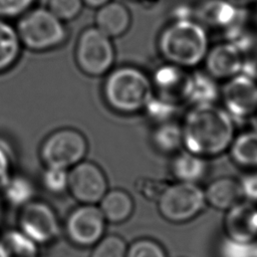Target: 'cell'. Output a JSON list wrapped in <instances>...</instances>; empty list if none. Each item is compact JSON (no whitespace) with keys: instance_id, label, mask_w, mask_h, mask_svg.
<instances>
[{"instance_id":"cell-13","label":"cell","mask_w":257,"mask_h":257,"mask_svg":"<svg viewBox=\"0 0 257 257\" xmlns=\"http://www.w3.org/2000/svg\"><path fill=\"white\" fill-rule=\"evenodd\" d=\"M223 228L225 237L234 241H257V204L243 199L228 209Z\"/></svg>"},{"instance_id":"cell-26","label":"cell","mask_w":257,"mask_h":257,"mask_svg":"<svg viewBox=\"0 0 257 257\" xmlns=\"http://www.w3.org/2000/svg\"><path fill=\"white\" fill-rule=\"evenodd\" d=\"M127 245L117 235L103 236L92 248L90 257H126Z\"/></svg>"},{"instance_id":"cell-31","label":"cell","mask_w":257,"mask_h":257,"mask_svg":"<svg viewBox=\"0 0 257 257\" xmlns=\"http://www.w3.org/2000/svg\"><path fill=\"white\" fill-rule=\"evenodd\" d=\"M83 6L82 0H47L46 4V7L65 23L78 17Z\"/></svg>"},{"instance_id":"cell-37","label":"cell","mask_w":257,"mask_h":257,"mask_svg":"<svg viewBox=\"0 0 257 257\" xmlns=\"http://www.w3.org/2000/svg\"><path fill=\"white\" fill-rule=\"evenodd\" d=\"M83 1V4L87 7H90V8H99L100 6L104 5L105 3L111 1V0H82Z\"/></svg>"},{"instance_id":"cell-35","label":"cell","mask_w":257,"mask_h":257,"mask_svg":"<svg viewBox=\"0 0 257 257\" xmlns=\"http://www.w3.org/2000/svg\"><path fill=\"white\" fill-rule=\"evenodd\" d=\"M12 154L7 146L0 142V190L12 176Z\"/></svg>"},{"instance_id":"cell-19","label":"cell","mask_w":257,"mask_h":257,"mask_svg":"<svg viewBox=\"0 0 257 257\" xmlns=\"http://www.w3.org/2000/svg\"><path fill=\"white\" fill-rule=\"evenodd\" d=\"M99 209L106 222L119 224L125 222L133 214L135 203L132 196L122 189L107 190L99 201Z\"/></svg>"},{"instance_id":"cell-39","label":"cell","mask_w":257,"mask_h":257,"mask_svg":"<svg viewBox=\"0 0 257 257\" xmlns=\"http://www.w3.org/2000/svg\"><path fill=\"white\" fill-rule=\"evenodd\" d=\"M254 23H255V29H257V5L255 6V13H254Z\"/></svg>"},{"instance_id":"cell-17","label":"cell","mask_w":257,"mask_h":257,"mask_svg":"<svg viewBox=\"0 0 257 257\" xmlns=\"http://www.w3.org/2000/svg\"><path fill=\"white\" fill-rule=\"evenodd\" d=\"M204 195L207 205L220 211H227L243 200L239 180L231 177H220L213 180L204 189Z\"/></svg>"},{"instance_id":"cell-8","label":"cell","mask_w":257,"mask_h":257,"mask_svg":"<svg viewBox=\"0 0 257 257\" xmlns=\"http://www.w3.org/2000/svg\"><path fill=\"white\" fill-rule=\"evenodd\" d=\"M222 107L235 119H247L257 111V81L245 73L227 80L220 88Z\"/></svg>"},{"instance_id":"cell-36","label":"cell","mask_w":257,"mask_h":257,"mask_svg":"<svg viewBox=\"0 0 257 257\" xmlns=\"http://www.w3.org/2000/svg\"><path fill=\"white\" fill-rule=\"evenodd\" d=\"M237 9L246 10L250 7H255L257 5V0H227Z\"/></svg>"},{"instance_id":"cell-27","label":"cell","mask_w":257,"mask_h":257,"mask_svg":"<svg viewBox=\"0 0 257 257\" xmlns=\"http://www.w3.org/2000/svg\"><path fill=\"white\" fill-rule=\"evenodd\" d=\"M179 107L180 105L178 104L172 103L154 95L144 111L147 113L149 118L157 124L173 120L179 110Z\"/></svg>"},{"instance_id":"cell-2","label":"cell","mask_w":257,"mask_h":257,"mask_svg":"<svg viewBox=\"0 0 257 257\" xmlns=\"http://www.w3.org/2000/svg\"><path fill=\"white\" fill-rule=\"evenodd\" d=\"M157 47L165 62L191 70L205 59L210 47L208 32L194 18L173 19L161 30Z\"/></svg>"},{"instance_id":"cell-32","label":"cell","mask_w":257,"mask_h":257,"mask_svg":"<svg viewBox=\"0 0 257 257\" xmlns=\"http://www.w3.org/2000/svg\"><path fill=\"white\" fill-rule=\"evenodd\" d=\"M36 0H0V19L19 18L33 7Z\"/></svg>"},{"instance_id":"cell-21","label":"cell","mask_w":257,"mask_h":257,"mask_svg":"<svg viewBox=\"0 0 257 257\" xmlns=\"http://www.w3.org/2000/svg\"><path fill=\"white\" fill-rule=\"evenodd\" d=\"M22 48L16 27L9 20L0 19V73L8 71L18 62Z\"/></svg>"},{"instance_id":"cell-41","label":"cell","mask_w":257,"mask_h":257,"mask_svg":"<svg viewBox=\"0 0 257 257\" xmlns=\"http://www.w3.org/2000/svg\"><path fill=\"white\" fill-rule=\"evenodd\" d=\"M254 116H255V118H256V121H257V111H256V113H255V115H254Z\"/></svg>"},{"instance_id":"cell-5","label":"cell","mask_w":257,"mask_h":257,"mask_svg":"<svg viewBox=\"0 0 257 257\" xmlns=\"http://www.w3.org/2000/svg\"><path fill=\"white\" fill-rule=\"evenodd\" d=\"M112 39L95 26L84 28L77 37L74 60L78 69L91 77L104 76L115 62Z\"/></svg>"},{"instance_id":"cell-15","label":"cell","mask_w":257,"mask_h":257,"mask_svg":"<svg viewBox=\"0 0 257 257\" xmlns=\"http://www.w3.org/2000/svg\"><path fill=\"white\" fill-rule=\"evenodd\" d=\"M243 11L227 0H203L194 7V19L207 30L215 29L224 32L239 19Z\"/></svg>"},{"instance_id":"cell-22","label":"cell","mask_w":257,"mask_h":257,"mask_svg":"<svg viewBox=\"0 0 257 257\" xmlns=\"http://www.w3.org/2000/svg\"><path fill=\"white\" fill-rule=\"evenodd\" d=\"M151 141L153 147L161 154L175 155L183 148V134L181 123L173 120L157 123Z\"/></svg>"},{"instance_id":"cell-1","label":"cell","mask_w":257,"mask_h":257,"mask_svg":"<svg viewBox=\"0 0 257 257\" xmlns=\"http://www.w3.org/2000/svg\"><path fill=\"white\" fill-rule=\"evenodd\" d=\"M181 126L183 149L207 160L227 152L236 135L234 119L216 103L191 105Z\"/></svg>"},{"instance_id":"cell-23","label":"cell","mask_w":257,"mask_h":257,"mask_svg":"<svg viewBox=\"0 0 257 257\" xmlns=\"http://www.w3.org/2000/svg\"><path fill=\"white\" fill-rule=\"evenodd\" d=\"M218 80L205 70H192V86L188 99L190 105L215 104L220 99Z\"/></svg>"},{"instance_id":"cell-11","label":"cell","mask_w":257,"mask_h":257,"mask_svg":"<svg viewBox=\"0 0 257 257\" xmlns=\"http://www.w3.org/2000/svg\"><path fill=\"white\" fill-rule=\"evenodd\" d=\"M107 190L105 174L95 163L83 160L68 170V191L77 202L96 205Z\"/></svg>"},{"instance_id":"cell-33","label":"cell","mask_w":257,"mask_h":257,"mask_svg":"<svg viewBox=\"0 0 257 257\" xmlns=\"http://www.w3.org/2000/svg\"><path fill=\"white\" fill-rule=\"evenodd\" d=\"M166 186L167 184L165 182L150 178H143L139 182H137L138 192L148 200L153 201L158 200Z\"/></svg>"},{"instance_id":"cell-7","label":"cell","mask_w":257,"mask_h":257,"mask_svg":"<svg viewBox=\"0 0 257 257\" xmlns=\"http://www.w3.org/2000/svg\"><path fill=\"white\" fill-rule=\"evenodd\" d=\"M85 136L73 127H60L50 133L40 146V159L45 167L69 170L86 157Z\"/></svg>"},{"instance_id":"cell-34","label":"cell","mask_w":257,"mask_h":257,"mask_svg":"<svg viewBox=\"0 0 257 257\" xmlns=\"http://www.w3.org/2000/svg\"><path fill=\"white\" fill-rule=\"evenodd\" d=\"M243 199L257 204V169L247 171L239 180Z\"/></svg>"},{"instance_id":"cell-4","label":"cell","mask_w":257,"mask_h":257,"mask_svg":"<svg viewBox=\"0 0 257 257\" xmlns=\"http://www.w3.org/2000/svg\"><path fill=\"white\" fill-rule=\"evenodd\" d=\"M23 47L43 52L60 47L68 38L65 22L47 7H32L18 18L15 25Z\"/></svg>"},{"instance_id":"cell-20","label":"cell","mask_w":257,"mask_h":257,"mask_svg":"<svg viewBox=\"0 0 257 257\" xmlns=\"http://www.w3.org/2000/svg\"><path fill=\"white\" fill-rule=\"evenodd\" d=\"M228 151L237 167L247 171L257 169V131H245L235 135Z\"/></svg>"},{"instance_id":"cell-42","label":"cell","mask_w":257,"mask_h":257,"mask_svg":"<svg viewBox=\"0 0 257 257\" xmlns=\"http://www.w3.org/2000/svg\"><path fill=\"white\" fill-rule=\"evenodd\" d=\"M0 257H3V255H2V252H1V250H0Z\"/></svg>"},{"instance_id":"cell-3","label":"cell","mask_w":257,"mask_h":257,"mask_svg":"<svg viewBox=\"0 0 257 257\" xmlns=\"http://www.w3.org/2000/svg\"><path fill=\"white\" fill-rule=\"evenodd\" d=\"M104 76L102 97L106 105L117 113L142 112L155 95L151 76L137 66L113 67Z\"/></svg>"},{"instance_id":"cell-38","label":"cell","mask_w":257,"mask_h":257,"mask_svg":"<svg viewBox=\"0 0 257 257\" xmlns=\"http://www.w3.org/2000/svg\"><path fill=\"white\" fill-rule=\"evenodd\" d=\"M2 220H3V206H2V202L0 200V226H1Z\"/></svg>"},{"instance_id":"cell-16","label":"cell","mask_w":257,"mask_h":257,"mask_svg":"<svg viewBox=\"0 0 257 257\" xmlns=\"http://www.w3.org/2000/svg\"><path fill=\"white\" fill-rule=\"evenodd\" d=\"M132 22L130 9L119 1L111 0L96 9L94 26L111 39L125 34Z\"/></svg>"},{"instance_id":"cell-14","label":"cell","mask_w":257,"mask_h":257,"mask_svg":"<svg viewBox=\"0 0 257 257\" xmlns=\"http://www.w3.org/2000/svg\"><path fill=\"white\" fill-rule=\"evenodd\" d=\"M245 55L234 44L222 41L211 47L205 56V71L217 80H227L243 69Z\"/></svg>"},{"instance_id":"cell-40","label":"cell","mask_w":257,"mask_h":257,"mask_svg":"<svg viewBox=\"0 0 257 257\" xmlns=\"http://www.w3.org/2000/svg\"><path fill=\"white\" fill-rule=\"evenodd\" d=\"M254 78L257 81V61H256V65H255V70H254Z\"/></svg>"},{"instance_id":"cell-30","label":"cell","mask_w":257,"mask_h":257,"mask_svg":"<svg viewBox=\"0 0 257 257\" xmlns=\"http://www.w3.org/2000/svg\"><path fill=\"white\" fill-rule=\"evenodd\" d=\"M126 257H168L163 245L152 238H140L127 246Z\"/></svg>"},{"instance_id":"cell-12","label":"cell","mask_w":257,"mask_h":257,"mask_svg":"<svg viewBox=\"0 0 257 257\" xmlns=\"http://www.w3.org/2000/svg\"><path fill=\"white\" fill-rule=\"evenodd\" d=\"M155 95L181 105L188 102L192 86V70L165 62L151 76Z\"/></svg>"},{"instance_id":"cell-28","label":"cell","mask_w":257,"mask_h":257,"mask_svg":"<svg viewBox=\"0 0 257 257\" xmlns=\"http://www.w3.org/2000/svg\"><path fill=\"white\" fill-rule=\"evenodd\" d=\"M41 183L44 189L51 194H62L68 190V170L45 167L41 176Z\"/></svg>"},{"instance_id":"cell-9","label":"cell","mask_w":257,"mask_h":257,"mask_svg":"<svg viewBox=\"0 0 257 257\" xmlns=\"http://www.w3.org/2000/svg\"><path fill=\"white\" fill-rule=\"evenodd\" d=\"M19 230L37 245L53 242L59 235L60 224L53 208L45 202L32 200L21 208Z\"/></svg>"},{"instance_id":"cell-18","label":"cell","mask_w":257,"mask_h":257,"mask_svg":"<svg viewBox=\"0 0 257 257\" xmlns=\"http://www.w3.org/2000/svg\"><path fill=\"white\" fill-rule=\"evenodd\" d=\"M170 171L178 182L198 184L207 175V159L185 149L176 153L170 164Z\"/></svg>"},{"instance_id":"cell-25","label":"cell","mask_w":257,"mask_h":257,"mask_svg":"<svg viewBox=\"0 0 257 257\" xmlns=\"http://www.w3.org/2000/svg\"><path fill=\"white\" fill-rule=\"evenodd\" d=\"M1 190L6 202L13 207L22 208L34 197L32 183L23 176H11Z\"/></svg>"},{"instance_id":"cell-29","label":"cell","mask_w":257,"mask_h":257,"mask_svg":"<svg viewBox=\"0 0 257 257\" xmlns=\"http://www.w3.org/2000/svg\"><path fill=\"white\" fill-rule=\"evenodd\" d=\"M219 257H257V241L238 242L225 237L218 247Z\"/></svg>"},{"instance_id":"cell-10","label":"cell","mask_w":257,"mask_h":257,"mask_svg":"<svg viewBox=\"0 0 257 257\" xmlns=\"http://www.w3.org/2000/svg\"><path fill=\"white\" fill-rule=\"evenodd\" d=\"M106 220L99 207L81 204L68 215L65 233L68 240L78 247H93L103 236Z\"/></svg>"},{"instance_id":"cell-24","label":"cell","mask_w":257,"mask_h":257,"mask_svg":"<svg viewBox=\"0 0 257 257\" xmlns=\"http://www.w3.org/2000/svg\"><path fill=\"white\" fill-rule=\"evenodd\" d=\"M38 246L20 230H8L0 236L3 257H38Z\"/></svg>"},{"instance_id":"cell-6","label":"cell","mask_w":257,"mask_h":257,"mask_svg":"<svg viewBox=\"0 0 257 257\" xmlns=\"http://www.w3.org/2000/svg\"><path fill=\"white\" fill-rule=\"evenodd\" d=\"M156 202L160 215L173 224L194 220L207 206L204 189L199 184L178 181L167 184Z\"/></svg>"}]
</instances>
